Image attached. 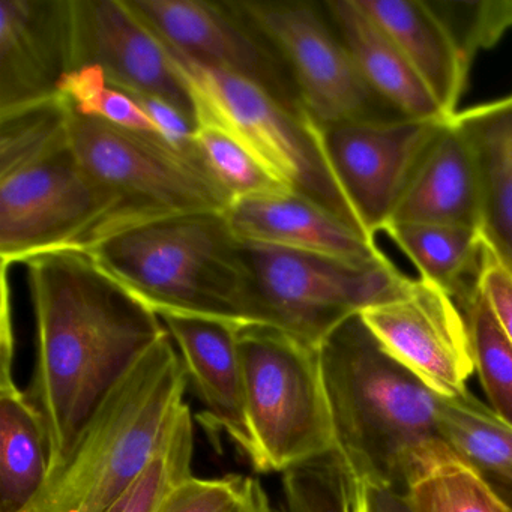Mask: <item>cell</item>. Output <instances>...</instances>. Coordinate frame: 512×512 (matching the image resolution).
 Returning <instances> with one entry per match:
<instances>
[{
  "mask_svg": "<svg viewBox=\"0 0 512 512\" xmlns=\"http://www.w3.org/2000/svg\"><path fill=\"white\" fill-rule=\"evenodd\" d=\"M25 265L37 331L28 394L46 425L53 472L167 328L91 251H52Z\"/></svg>",
  "mask_w": 512,
  "mask_h": 512,
  "instance_id": "1",
  "label": "cell"
},
{
  "mask_svg": "<svg viewBox=\"0 0 512 512\" xmlns=\"http://www.w3.org/2000/svg\"><path fill=\"white\" fill-rule=\"evenodd\" d=\"M188 376L167 334L113 389L67 460L22 512H109L157 454L185 403Z\"/></svg>",
  "mask_w": 512,
  "mask_h": 512,
  "instance_id": "2",
  "label": "cell"
},
{
  "mask_svg": "<svg viewBox=\"0 0 512 512\" xmlns=\"http://www.w3.org/2000/svg\"><path fill=\"white\" fill-rule=\"evenodd\" d=\"M88 251L160 316L193 314L238 325L259 323L244 244L224 212L149 221Z\"/></svg>",
  "mask_w": 512,
  "mask_h": 512,
  "instance_id": "3",
  "label": "cell"
},
{
  "mask_svg": "<svg viewBox=\"0 0 512 512\" xmlns=\"http://www.w3.org/2000/svg\"><path fill=\"white\" fill-rule=\"evenodd\" d=\"M337 448L352 452L400 490L416 454L440 440V397L389 358L359 313L319 347Z\"/></svg>",
  "mask_w": 512,
  "mask_h": 512,
  "instance_id": "4",
  "label": "cell"
},
{
  "mask_svg": "<svg viewBox=\"0 0 512 512\" xmlns=\"http://www.w3.org/2000/svg\"><path fill=\"white\" fill-rule=\"evenodd\" d=\"M163 46L193 101L197 127L226 134L284 187L367 233L329 166L319 127L302 107L289 106L244 77L199 64L166 43Z\"/></svg>",
  "mask_w": 512,
  "mask_h": 512,
  "instance_id": "5",
  "label": "cell"
},
{
  "mask_svg": "<svg viewBox=\"0 0 512 512\" xmlns=\"http://www.w3.org/2000/svg\"><path fill=\"white\" fill-rule=\"evenodd\" d=\"M256 472L284 473L337 449L319 349L262 323L238 328Z\"/></svg>",
  "mask_w": 512,
  "mask_h": 512,
  "instance_id": "6",
  "label": "cell"
},
{
  "mask_svg": "<svg viewBox=\"0 0 512 512\" xmlns=\"http://www.w3.org/2000/svg\"><path fill=\"white\" fill-rule=\"evenodd\" d=\"M80 166L119 203L124 230L172 215L226 212L232 199L194 151L158 134L71 116Z\"/></svg>",
  "mask_w": 512,
  "mask_h": 512,
  "instance_id": "7",
  "label": "cell"
},
{
  "mask_svg": "<svg viewBox=\"0 0 512 512\" xmlns=\"http://www.w3.org/2000/svg\"><path fill=\"white\" fill-rule=\"evenodd\" d=\"M244 244L256 289L259 323L319 349L344 320L409 281L389 259L350 262L265 244Z\"/></svg>",
  "mask_w": 512,
  "mask_h": 512,
  "instance_id": "8",
  "label": "cell"
},
{
  "mask_svg": "<svg viewBox=\"0 0 512 512\" xmlns=\"http://www.w3.org/2000/svg\"><path fill=\"white\" fill-rule=\"evenodd\" d=\"M124 230L118 200L68 148L0 176L2 265L59 250H91Z\"/></svg>",
  "mask_w": 512,
  "mask_h": 512,
  "instance_id": "9",
  "label": "cell"
},
{
  "mask_svg": "<svg viewBox=\"0 0 512 512\" xmlns=\"http://www.w3.org/2000/svg\"><path fill=\"white\" fill-rule=\"evenodd\" d=\"M292 74L299 103L319 127L398 118L362 79L352 56L322 13L308 2H235ZM406 118V116H404Z\"/></svg>",
  "mask_w": 512,
  "mask_h": 512,
  "instance_id": "10",
  "label": "cell"
},
{
  "mask_svg": "<svg viewBox=\"0 0 512 512\" xmlns=\"http://www.w3.org/2000/svg\"><path fill=\"white\" fill-rule=\"evenodd\" d=\"M380 349L442 398L469 391L475 373L466 314L446 290L409 278L394 295L359 311Z\"/></svg>",
  "mask_w": 512,
  "mask_h": 512,
  "instance_id": "11",
  "label": "cell"
},
{
  "mask_svg": "<svg viewBox=\"0 0 512 512\" xmlns=\"http://www.w3.org/2000/svg\"><path fill=\"white\" fill-rule=\"evenodd\" d=\"M448 121L398 116L317 125L335 179L371 238L391 220L416 167Z\"/></svg>",
  "mask_w": 512,
  "mask_h": 512,
  "instance_id": "12",
  "label": "cell"
},
{
  "mask_svg": "<svg viewBox=\"0 0 512 512\" xmlns=\"http://www.w3.org/2000/svg\"><path fill=\"white\" fill-rule=\"evenodd\" d=\"M167 46L187 58L244 77L293 107H302L274 47L239 13L235 2L127 0Z\"/></svg>",
  "mask_w": 512,
  "mask_h": 512,
  "instance_id": "13",
  "label": "cell"
},
{
  "mask_svg": "<svg viewBox=\"0 0 512 512\" xmlns=\"http://www.w3.org/2000/svg\"><path fill=\"white\" fill-rule=\"evenodd\" d=\"M73 55L74 68L97 65L115 88L167 101L197 124L166 47L127 0H73Z\"/></svg>",
  "mask_w": 512,
  "mask_h": 512,
  "instance_id": "14",
  "label": "cell"
},
{
  "mask_svg": "<svg viewBox=\"0 0 512 512\" xmlns=\"http://www.w3.org/2000/svg\"><path fill=\"white\" fill-rule=\"evenodd\" d=\"M73 70V0L0 2V115L58 98Z\"/></svg>",
  "mask_w": 512,
  "mask_h": 512,
  "instance_id": "15",
  "label": "cell"
},
{
  "mask_svg": "<svg viewBox=\"0 0 512 512\" xmlns=\"http://www.w3.org/2000/svg\"><path fill=\"white\" fill-rule=\"evenodd\" d=\"M178 347L188 380L223 430L253 464L256 457L248 421L244 370L238 349V323L193 314H161Z\"/></svg>",
  "mask_w": 512,
  "mask_h": 512,
  "instance_id": "16",
  "label": "cell"
},
{
  "mask_svg": "<svg viewBox=\"0 0 512 512\" xmlns=\"http://www.w3.org/2000/svg\"><path fill=\"white\" fill-rule=\"evenodd\" d=\"M224 217L236 238L248 244L274 245L350 262L388 259L376 239L295 191L233 200Z\"/></svg>",
  "mask_w": 512,
  "mask_h": 512,
  "instance_id": "17",
  "label": "cell"
},
{
  "mask_svg": "<svg viewBox=\"0 0 512 512\" xmlns=\"http://www.w3.org/2000/svg\"><path fill=\"white\" fill-rule=\"evenodd\" d=\"M409 62L446 119L467 85L470 64L442 17L422 0H358Z\"/></svg>",
  "mask_w": 512,
  "mask_h": 512,
  "instance_id": "18",
  "label": "cell"
},
{
  "mask_svg": "<svg viewBox=\"0 0 512 512\" xmlns=\"http://www.w3.org/2000/svg\"><path fill=\"white\" fill-rule=\"evenodd\" d=\"M388 223L482 229L481 188L475 160L451 119L425 152Z\"/></svg>",
  "mask_w": 512,
  "mask_h": 512,
  "instance_id": "19",
  "label": "cell"
},
{
  "mask_svg": "<svg viewBox=\"0 0 512 512\" xmlns=\"http://www.w3.org/2000/svg\"><path fill=\"white\" fill-rule=\"evenodd\" d=\"M50 472L46 425L14 379L13 322L0 325V512H22Z\"/></svg>",
  "mask_w": 512,
  "mask_h": 512,
  "instance_id": "20",
  "label": "cell"
},
{
  "mask_svg": "<svg viewBox=\"0 0 512 512\" xmlns=\"http://www.w3.org/2000/svg\"><path fill=\"white\" fill-rule=\"evenodd\" d=\"M475 160L482 200V235L512 271V95L455 113Z\"/></svg>",
  "mask_w": 512,
  "mask_h": 512,
  "instance_id": "21",
  "label": "cell"
},
{
  "mask_svg": "<svg viewBox=\"0 0 512 512\" xmlns=\"http://www.w3.org/2000/svg\"><path fill=\"white\" fill-rule=\"evenodd\" d=\"M329 19L371 91L398 115L448 119L386 32L358 0H329Z\"/></svg>",
  "mask_w": 512,
  "mask_h": 512,
  "instance_id": "22",
  "label": "cell"
},
{
  "mask_svg": "<svg viewBox=\"0 0 512 512\" xmlns=\"http://www.w3.org/2000/svg\"><path fill=\"white\" fill-rule=\"evenodd\" d=\"M380 233L409 257L419 278L442 287L461 308L478 292L487 253L481 230L451 224L388 223Z\"/></svg>",
  "mask_w": 512,
  "mask_h": 512,
  "instance_id": "23",
  "label": "cell"
},
{
  "mask_svg": "<svg viewBox=\"0 0 512 512\" xmlns=\"http://www.w3.org/2000/svg\"><path fill=\"white\" fill-rule=\"evenodd\" d=\"M400 491L410 512H512L491 482L442 440L413 457Z\"/></svg>",
  "mask_w": 512,
  "mask_h": 512,
  "instance_id": "24",
  "label": "cell"
},
{
  "mask_svg": "<svg viewBox=\"0 0 512 512\" xmlns=\"http://www.w3.org/2000/svg\"><path fill=\"white\" fill-rule=\"evenodd\" d=\"M437 433L485 478L512 479V425L469 391L440 397Z\"/></svg>",
  "mask_w": 512,
  "mask_h": 512,
  "instance_id": "25",
  "label": "cell"
},
{
  "mask_svg": "<svg viewBox=\"0 0 512 512\" xmlns=\"http://www.w3.org/2000/svg\"><path fill=\"white\" fill-rule=\"evenodd\" d=\"M71 116L61 97L0 115V176L71 148Z\"/></svg>",
  "mask_w": 512,
  "mask_h": 512,
  "instance_id": "26",
  "label": "cell"
},
{
  "mask_svg": "<svg viewBox=\"0 0 512 512\" xmlns=\"http://www.w3.org/2000/svg\"><path fill=\"white\" fill-rule=\"evenodd\" d=\"M194 425L185 406L142 475L109 512H161L173 491L193 476Z\"/></svg>",
  "mask_w": 512,
  "mask_h": 512,
  "instance_id": "27",
  "label": "cell"
},
{
  "mask_svg": "<svg viewBox=\"0 0 512 512\" xmlns=\"http://www.w3.org/2000/svg\"><path fill=\"white\" fill-rule=\"evenodd\" d=\"M472 338L475 373L490 407L512 425V344L481 289L463 307Z\"/></svg>",
  "mask_w": 512,
  "mask_h": 512,
  "instance_id": "28",
  "label": "cell"
},
{
  "mask_svg": "<svg viewBox=\"0 0 512 512\" xmlns=\"http://www.w3.org/2000/svg\"><path fill=\"white\" fill-rule=\"evenodd\" d=\"M59 97L71 112L83 118L140 133L158 134L136 98L110 85L106 74L97 65H82L70 71L59 85Z\"/></svg>",
  "mask_w": 512,
  "mask_h": 512,
  "instance_id": "29",
  "label": "cell"
},
{
  "mask_svg": "<svg viewBox=\"0 0 512 512\" xmlns=\"http://www.w3.org/2000/svg\"><path fill=\"white\" fill-rule=\"evenodd\" d=\"M193 145L206 169L232 202L292 191L277 181L239 143L215 128L199 125Z\"/></svg>",
  "mask_w": 512,
  "mask_h": 512,
  "instance_id": "30",
  "label": "cell"
},
{
  "mask_svg": "<svg viewBox=\"0 0 512 512\" xmlns=\"http://www.w3.org/2000/svg\"><path fill=\"white\" fill-rule=\"evenodd\" d=\"M430 4L442 17L461 52L470 62L479 49L494 46L512 28V0Z\"/></svg>",
  "mask_w": 512,
  "mask_h": 512,
  "instance_id": "31",
  "label": "cell"
},
{
  "mask_svg": "<svg viewBox=\"0 0 512 512\" xmlns=\"http://www.w3.org/2000/svg\"><path fill=\"white\" fill-rule=\"evenodd\" d=\"M247 482V476L241 475L209 479L193 475L173 491L161 512H230Z\"/></svg>",
  "mask_w": 512,
  "mask_h": 512,
  "instance_id": "32",
  "label": "cell"
},
{
  "mask_svg": "<svg viewBox=\"0 0 512 512\" xmlns=\"http://www.w3.org/2000/svg\"><path fill=\"white\" fill-rule=\"evenodd\" d=\"M479 289L512 344V271L487 244Z\"/></svg>",
  "mask_w": 512,
  "mask_h": 512,
  "instance_id": "33",
  "label": "cell"
},
{
  "mask_svg": "<svg viewBox=\"0 0 512 512\" xmlns=\"http://www.w3.org/2000/svg\"><path fill=\"white\" fill-rule=\"evenodd\" d=\"M134 98L166 142L181 151H194L193 137L197 130L196 122L191 121L181 110L160 98Z\"/></svg>",
  "mask_w": 512,
  "mask_h": 512,
  "instance_id": "34",
  "label": "cell"
},
{
  "mask_svg": "<svg viewBox=\"0 0 512 512\" xmlns=\"http://www.w3.org/2000/svg\"><path fill=\"white\" fill-rule=\"evenodd\" d=\"M370 512H410L403 493L394 485L388 484L373 475L370 490Z\"/></svg>",
  "mask_w": 512,
  "mask_h": 512,
  "instance_id": "35",
  "label": "cell"
},
{
  "mask_svg": "<svg viewBox=\"0 0 512 512\" xmlns=\"http://www.w3.org/2000/svg\"><path fill=\"white\" fill-rule=\"evenodd\" d=\"M272 502L263 488L262 482L256 478H248L247 487L239 502L230 512H271Z\"/></svg>",
  "mask_w": 512,
  "mask_h": 512,
  "instance_id": "36",
  "label": "cell"
},
{
  "mask_svg": "<svg viewBox=\"0 0 512 512\" xmlns=\"http://www.w3.org/2000/svg\"><path fill=\"white\" fill-rule=\"evenodd\" d=\"M487 479L496 488L497 493L503 497V500L508 503L509 508L512 509V479Z\"/></svg>",
  "mask_w": 512,
  "mask_h": 512,
  "instance_id": "37",
  "label": "cell"
}]
</instances>
